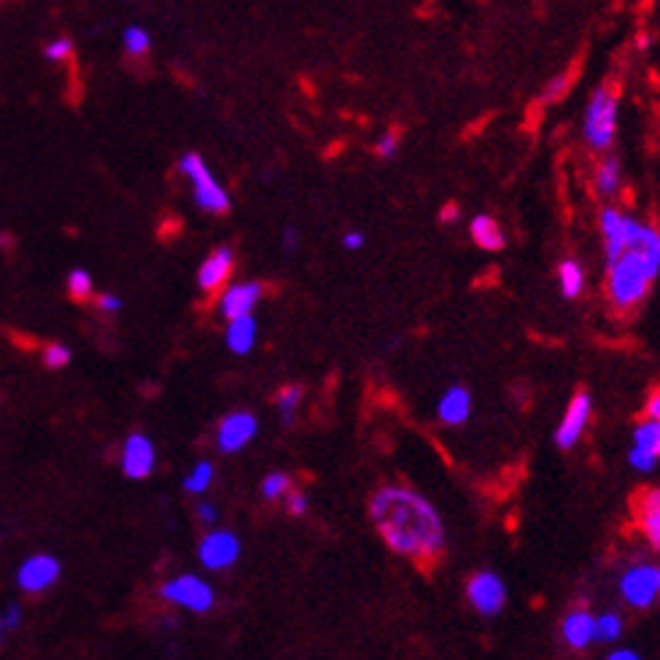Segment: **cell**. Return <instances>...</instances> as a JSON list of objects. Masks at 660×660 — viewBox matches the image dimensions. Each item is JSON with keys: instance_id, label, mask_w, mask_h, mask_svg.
<instances>
[{"instance_id": "25", "label": "cell", "mask_w": 660, "mask_h": 660, "mask_svg": "<svg viewBox=\"0 0 660 660\" xmlns=\"http://www.w3.org/2000/svg\"><path fill=\"white\" fill-rule=\"evenodd\" d=\"M623 634V620L617 615L593 617V639L596 642H615Z\"/></svg>"}, {"instance_id": "43", "label": "cell", "mask_w": 660, "mask_h": 660, "mask_svg": "<svg viewBox=\"0 0 660 660\" xmlns=\"http://www.w3.org/2000/svg\"><path fill=\"white\" fill-rule=\"evenodd\" d=\"M283 243H286V248H294V243H297V232H294V229H286V232H283Z\"/></svg>"}, {"instance_id": "26", "label": "cell", "mask_w": 660, "mask_h": 660, "mask_svg": "<svg viewBox=\"0 0 660 660\" xmlns=\"http://www.w3.org/2000/svg\"><path fill=\"white\" fill-rule=\"evenodd\" d=\"M211 480H213V464L211 461H200V464L194 467L192 475L184 480V488L189 493H203V491H208Z\"/></svg>"}, {"instance_id": "17", "label": "cell", "mask_w": 660, "mask_h": 660, "mask_svg": "<svg viewBox=\"0 0 660 660\" xmlns=\"http://www.w3.org/2000/svg\"><path fill=\"white\" fill-rule=\"evenodd\" d=\"M256 343V321L254 316L248 313V316H238V318H229L227 326V348L232 353H238V356H246L251 353Z\"/></svg>"}, {"instance_id": "9", "label": "cell", "mask_w": 660, "mask_h": 660, "mask_svg": "<svg viewBox=\"0 0 660 660\" xmlns=\"http://www.w3.org/2000/svg\"><path fill=\"white\" fill-rule=\"evenodd\" d=\"M57 577H60V561L46 553L27 558L17 572L19 588L27 590V593H41V590L52 588Z\"/></svg>"}, {"instance_id": "32", "label": "cell", "mask_w": 660, "mask_h": 660, "mask_svg": "<svg viewBox=\"0 0 660 660\" xmlns=\"http://www.w3.org/2000/svg\"><path fill=\"white\" fill-rule=\"evenodd\" d=\"M289 485H291L289 477L281 475V472H273V475H267V480H264L262 493L267 499H281L283 493L289 491Z\"/></svg>"}, {"instance_id": "5", "label": "cell", "mask_w": 660, "mask_h": 660, "mask_svg": "<svg viewBox=\"0 0 660 660\" xmlns=\"http://www.w3.org/2000/svg\"><path fill=\"white\" fill-rule=\"evenodd\" d=\"M162 599H168L170 604H178V607H186L197 612V615H203L208 609L213 607V588L200 577H194V574H184V577H176V580H170L162 585Z\"/></svg>"}, {"instance_id": "6", "label": "cell", "mask_w": 660, "mask_h": 660, "mask_svg": "<svg viewBox=\"0 0 660 660\" xmlns=\"http://www.w3.org/2000/svg\"><path fill=\"white\" fill-rule=\"evenodd\" d=\"M623 599L636 609L652 607V601L658 599L660 590V569L652 564H639L628 569L620 580Z\"/></svg>"}, {"instance_id": "37", "label": "cell", "mask_w": 660, "mask_h": 660, "mask_svg": "<svg viewBox=\"0 0 660 660\" xmlns=\"http://www.w3.org/2000/svg\"><path fill=\"white\" fill-rule=\"evenodd\" d=\"M305 510H308V499H305L302 493H294V496H289L291 515H305Z\"/></svg>"}, {"instance_id": "29", "label": "cell", "mask_w": 660, "mask_h": 660, "mask_svg": "<svg viewBox=\"0 0 660 660\" xmlns=\"http://www.w3.org/2000/svg\"><path fill=\"white\" fill-rule=\"evenodd\" d=\"M68 291H71V297L76 300H87L89 294H92V275L87 270H73L68 275Z\"/></svg>"}, {"instance_id": "22", "label": "cell", "mask_w": 660, "mask_h": 660, "mask_svg": "<svg viewBox=\"0 0 660 660\" xmlns=\"http://www.w3.org/2000/svg\"><path fill=\"white\" fill-rule=\"evenodd\" d=\"M122 41H124V49H127L130 57H146L151 49L149 30H143V27H138V25L127 27V30H124Z\"/></svg>"}, {"instance_id": "7", "label": "cell", "mask_w": 660, "mask_h": 660, "mask_svg": "<svg viewBox=\"0 0 660 660\" xmlns=\"http://www.w3.org/2000/svg\"><path fill=\"white\" fill-rule=\"evenodd\" d=\"M639 229H642V224L631 219V216H623L615 208H604V213H601V232H604V243H607L609 262H615L625 248L634 246Z\"/></svg>"}, {"instance_id": "35", "label": "cell", "mask_w": 660, "mask_h": 660, "mask_svg": "<svg viewBox=\"0 0 660 660\" xmlns=\"http://www.w3.org/2000/svg\"><path fill=\"white\" fill-rule=\"evenodd\" d=\"M124 302L116 297V294H100L97 297V308L106 310V313H116V310H122Z\"/></svg>"}, {"instance_id": "41", "label": "cell", "mask_w": 660, "mask_h": 660, "mask_svg": "<svg viewBox=\"0 0 660 660\" xmlns=\"http://www.w3.org/2000/svg\"><path fill=\"white\" fill-rule=\"evenodd\" d=\"M647 418H660V396H658V391L652 394L650 405H647Z\"/></svg>"}, {"instance_id": "1", "label": "cell", "mask_w": 660, "mask_h": 660, "mask_svg": "<svg viewBox=\"0 0 660 660\" xmlns=\"http://www.w3.org/2000/svg\"><path fill=\"white\" fill-rule=\"evenodd\" d=\"M370 515L383 542L394 553L413 558L418 564H432L445 550L440 512L421 493L402 485H386L372 496Z\"/></svg>"}, {"instance_id": "36", "label": "cell", "mask_w": 660, "mask_h": 660, "mask_svg": "<svg viewBox=\"0 0 660 660\" xmlns=\"http://www.w3.org/2000/svg\"><path fill=\"white\" fill-rule=\"evenodd\" d=\"M0 620H3V628H19V623H22V609H19L17 604H9L6 617H0Z\"/></svg>"}, {"instance_id": "39", "label": "cell", "mask_w": 660, "mask_h": 660, "mask_svg": "<svg viewBox=\"0 0 660 660\" xmlns=\"http://www.w3.org/2000/svg\"><path fill=\"white\" fill-rule=\"evenodd\" d=\"M364 243H367V240H364V235H361V232H348V235L343 238V246L348 248V251H356V248H361Z\"/></svg>"}, {"instance_id": "12", "label": "cell", "mask_w": 660, "mask_h": 660, "mask_svg": "<svg viewBox=\"0 0 660 660\" xmlns=\"http://www.w3.org/2000/svg\"><path fill=\"white\" fill-rule=\"evenodd\" d=\"M259 423L251 413H232L219 423V448L221 453H238L256 437Z\"/></svg>"}, {"instance_id": "8", "label": "cell", "mask_w": 660, "mask_h": 660, "mask_svg": "<svg viewBox=\"0 0 660 660\" xmlns=\"http://www.w3.org/2000/svg\"><path fill=\"white\" fill-rule=\"evenodd\" d=\"M467 599L480 615L491 617L502 612V607L507 604V588L493 572H480L469 580Z\"/></svg>"}, {"instance_id": "31", "label": "cell", "mask_w": 660, "mask_h": 660, "mask_svg": "<svg viewBox=\"0 0 660 660\" xmlns=\"http://www.w3.org/2000/svg\"><path fill=\"white\" fill-rule=\"evenodd\" d=\"M73 54V41L71 38H54L49 44L44 46V57L52 62H62L68 60Z\"/></svg>"}, {"instance_id": "18", "label": "cell", "mask_w": 660, "mask_h": 660, "mask_svg": "<svg viewBox=\"0 0 660 660\" xmlns=\"http://www.w3.org/2000/svg\"><path fill=\"white\" fill-rule=\"evenodd\" d=\"M564 639L574 650H585L593 642V615L585 609H577L564 620Z\"/></svg>"}, {"instance_id": "33", "label": "cell", "mask_w": 660, "mask_h": 660, "mask_svg": "<svg viewBox=\"0 0 660 660\" xmlns=\"http://www.w3.org/2000/svg\"><path fill=\"white\" fill-rule=\"evenodd\" d=\"M628 461H631V467L639 469V472H652V469L658 467V456L655 453H650V450L644 448H636L628 453Z\"/></svg>"}, {"instance_id": "42", "label": "cell", "mask_w": 660, "mask_h": 660, "mask_svg": "<svg viewBox=\"0 0 660 660\" xmlns=\"http://www.w3.org/2000/svg\"><path fill=\"white\" fill-rule=\"evenodd\" d=\"M609 658H612V660H636L639 655H636L634 650H615L612 655H609Z\"/></svg>"}, {"instance_id": "14", "label": "cell", "mask_w": 660, "mask_h": 660, "mask_svg": "<svg viewBox=\"0 0 660 660\" xmlns=\"http://www.w3.org/2000/svg\"><path fill=\"white\" fill-rule=\"evenodd\" d=\"M259 300H262V286H259V283H235V286H229V289L221 294L219 310L221 316L229 321V318L248 316Z\"/></svg>"}, {"instance_id": "10", "label": "cell", "mask_w": 660, "mask_h": 660, "mask_svg": "<svg viewBox=\"0 0 660 660\" xmlns=\"http://www.w3.org/2000/svg\"><path fill=\"white\" fill-rule=\"evenodd\" d=\"M240 542L232 531H213L200 542V561L203 566L219 572V569H229L238 561Z\"/></svg>"}, {"instance_id": "15", "label": "cell", "mask_w": 660, "mask_h": 660, "mask_svg": "<svg viewBox=\"0 0 660 660\" xmlns=\"http://www.w3.org/2000/svg\"><path fill=\"white\" fill-rule=\"evenodd\" d=\"M232 267H235V254H232L229 248H216V251L205 259L203 267H200L197 283H200L205 291L219 289L221 283L229 278V273H232Z\"/></svg>"}, {"instance_id": "38", "label": "cell", "mask_w": 660, "mask_h": 660, "mask_svg": "<svg viewBox=\"0 0 660 660\" xmlns=\"http://www.w3.org/2000/svg\"><path fill=\"white\" fill-rule=\"evenodd\" d=\"M458 216H461V208H458L456 203H448L440 211V221H442V224H453V221H456Z\"/></svg>"}, {"instance_id": "23", "label": "cell", "mask_w": 660, "mask_h": 660, "mask_svg": "<svg viewBox=\"0 0 660 660\" xmlns=\"http://www.w3.org/2000/svg\"><path fill=\"white\" fill-rule=\"evenodd\" d=\"M634 445H636V448L650 450V453H655V456H658V453H660V421H658V418H647V421H644L642 426L636 429Z\"/></svg>"}, {"instance_id": "28", "label": "cell", "mask_w": 660, "mask_h": 660, "mask_svg": "<svg viewBox=\"0 0 660 660\" xmlns=\"http://www.w3.org/2000/svg\"><path fill=\"white\" fill-rule=\"evenodd\" d=\"M572 87V73H561V76H555V79L547 81V87L542 89V103H555V100H561V97L569 92Z\"/></svg>"}, {"instance_id": "19", "label": "cell", "mask_w": 660, "mask_h": 660, "mask_svg": "<svg viewBox=\"0 0 660 660\" xmlns=\"http://www.w3.org/2000/svg\"><path fill=\"white\" fill-rule=\"evenodd\" d=\"M472 238H475L477 246L485 248V251H502L504 248L502 227H499L496 219H491V216H477V219L472 221Z\"/></svg>"}, {"instance_id": "27", "label": "cell", "mask_w": 660, "mask_h": 660, "mask_svg": "<svg viewBox=\"0 0 660 660\" xmlns=\"http://www.w3.org/2000/svg\"><path fill=\"white\" fill-rule=\"evenodd\" d=\"M302 396H305V388L302 386H289L283 388L281 396H278V410H281V418L286 423L294 418V413H297V407H300Z\"/></svg>"}, {"instance_id": "4", "label": "cell", "mask_w": 660, "mask_h": 660, "mask_svg": "<svg viewBox=\"0 0 660 660\" xmlns=\"http://www.w3.org/2000/svg\"><path fill=\"white\" fill-rule=\"evenodd\" d=\"M178 168H181V173L192 181L194 200H197V205H200L203 211L208 213L229 211L227 192L221 189V184L216 181V176H213L211 170H208V165H205V159L200 157V154H194V151L184 154L181 162H178Z\"/></svg>"}, {"instance_id": "2", "label": "cell", "mask_w": 660, "mask_h": 660, "mask_svg": "<svg viewBox=\"0 0 660 660\" xmlns=\"http://www.w3.org/2000/svg\"><path fill=\"white\" fill-rule=\"evenodd\" d=\"M660 270V235L642 227L636 246L625 248L615 262H609V297L620 310L636 308L647 297L650 283Z\"/></svg>"}, {"instance_id": "21", "label": "cell", "mask_w": 660, "mask_h": 660, "mask_svg": "<svg viewBox=\"0 0 660 660\" xmlns=\"http://www.w3.org/2000/svg\"><path fill=\"white\" fill-rule=\"evenodd\" d=\"M558 278H561V291H564V297L574 300L577 294L582 291V283H585V275H582V267L572 259H566L558 267Z\"/></svg>"}, {"instance_id": "24", "label": "cell", "mask_w": 660, "mask_h": 660, "mask_svg": "<svg viewBox=\"0 0 660 660\" xmlns=\"http://www.w3.org/2000/svg\"><path fill=\"white\" fill-rule=\"evenodd\" d=\"M617 186H620V162L615 157L604 159L596 173V189L601 194H612L617 192Z\"/></svg>"}, {"instance_id": "45", "label": "cell", "mask_w": 660, "mask_h": 660, "mask_svg": "<svg viewBox=\"0 0 660 660\" xmlns=\"http://www.w3.org/2000/svg\"><path fill=\"white\" fill-rule=\"evenodd\" d=\"M0 639H3V620H0Z\"/></svg>"}, {"instance_id": "16", "label": "cell", "mask_w": 660, "mask_h": 660, "mask_svg": "<svg viewBox=\"0 0 660 660\" xmlns=\"http://www.w3.org/2000/svg\"><path fill=\"white\" fill-rule=\"evenodd\" d=\"M469 413H472V396H469L467 388H448L440 399V407H437L440 421L448 423V426H461L469 418Z\"/></svg>"}, {"instance_id": "40", "label": "cell", "mask_w": 660, "mask_h": 660, "mask_svg": "<svg viewBox=\"0 0 660 660\" xmlns=\"http://www.w3.org/2000/svg\"><path fill=\"white\" fill-rule=\"evenodd\" d=\"M197 515H200L205 523H216V520H219V512H216V507H211V504H200Z\"/></svg>"}, {"instance_id": "20", "label": "cell", "mask_w": 660, "mask_h": 660, "mask_svg": "<svg viewBox=\"0 0 660 660\" xmlns=\"http://www.w3.org/2000/svg\"><path fill=\"white\" fill-rule=\"evenodd\" d=\"M642 526L652 545H660V493L650 491L642 502Z\"/></svg>"}, {"instance_id": "34", "label": "cell", "mask_w": 660, "mask_h": 660, "mask_svg": "<svg viewBox=\"0 0 660 660\" xmlns=\"http://www.w3.org/2000/svg\"><path fill=\"white\" fill-rule=\"evenodd\" d=\"M396 149H399V135H396V130H388L386 135L375 143V151H378V157H383V159L394 157Z\"/></svg>"}, {"instance_id": "30", "label": "cell", "mask_w": 660, "mask_h": 660, "mask_svg": "<svg viewBox=\"0 0 660 660\" xmlns=\"http://www.w3.org/2000/svg\"><path fill=\"white\" fill-rule=\"evenodd\" d=\"M44 364L49 370H62V367H68V364H71V348H65V345L60 343L49 345L44 351Z\"/></svg>"}, {"instance_id": "44", "label": "cell", "mask_w": 660, "mask_h": 660, "mask_svg": "<svg viewBox=\"0 0 660 660\" xmlns=\"http://www.w3.org/2000/svg\"><path fill=\"white\" fill-rule=\"evenodd\" d=\"M647 44H650V38H647V36L639 38V49H647Z\"/></svg>"}, {"instance_id": "13", "label": "cell", "mask_w": 660, "mask_h": 660, "mask_svg": "<svg viewBox=\"0 0 660 660\" xmlns=\"http://www.w3.org/2000/svg\"><path fill=\"white\" fill-rule=\"evenodd\" d=\"M590 407H593V402H590V394L580 391V394L574 396L572 405L566 407L564 421H561L558 432H555V442H558V448L566 450V448H572V445H577V440H580L582 432H585V426H588Z\"/></svg>"}, {"instance_id": "3", "label": "cell", "mask_w": 660, "mask_h": 660, "mask_svg": "<svg viewBox=\"0 0 660 660\" xmlns=\"http://www.w3.org/2000/svg\"><path fill=\"white\" fill-rule=\"evenodd\" d=\"M617 114H620L617 92L609 84H601L590 95L588 111H585V141L590 143V149L607 151L615 143Z\"/></svg>"}, {"instance_id": "11", "label": "cell", "mask_w": 660, "mask_h": 660, "mask_svg": "<svg viewBox=\"0 0 660 660\" xmlns=\"http://www.w3.org/2000/svg\"><path fill=\"white\" fill-rule=\"evenodd\" d=\"M154 464H157V450H154L149 437L146 434H130L122 450L124 475L132 477V480H143V477H149L154 472Z\"/></svg>"}]
</instances>
